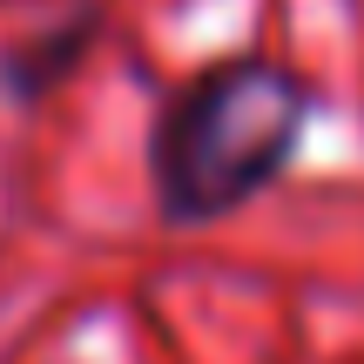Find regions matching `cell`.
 Returning <instances> with one entry per match:
<instances>
[{
	"instance_id": "obj_1",
	"label": "cell",
	"mask_w": 364,
	"mask_h": 364,
	"mask_svg": "<svg viewBox=\"0 0 364 364\" xmlns=\"http://www.w3.org/2000/svg\"><path fill=\"white\" fill-rule=\"evenodd\" d=\"M317 88L277 54H216L149 122V196L169 230H209L297 169Z\"/></svg>"
},
{
	"instance_id": "obj_2",
	"label": "cell",
	"mask_w": 364,
	"mask_h": 364,
	"mask_svg": "<svg viewBox=\"0 0 364 364\" xmlns=\"http://www.w3.org/2000/svg\"><path fill=\"white\" fill-rule=\"evenodd\" d=\"M102 34H108L102 0H81V7L61 14V21L34 27V34L0 41V102H14V108H41L48 95H61L68 81L88 68V54L102 48Z\"/></svg>"
}]
</instances>
